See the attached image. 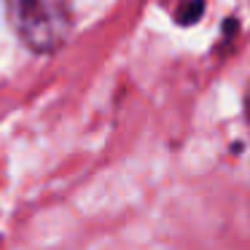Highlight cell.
I'll use <instances>...</instances> for the list:
<instances>
[{"label":"cell","mask_w":250,"mask_h":250,"mask_svg":"<svg viewBox=\"0 0 250 250\" xmlns=\"http://www.w3.org/2000/svg\"><path fill=\"white\" fill-rule=\"evenodd\" d=\"M6 8L22 43L38 54L60 49L70 33L65 0H6Z\"/></svg>","instance_id":"6da1fadb"},{"label":"cell","mask_w":250,"mask_h":250,"mask_svg":"<svg viewBox=\"0 0 250 250\" xmlns=\"http://www.w3.org/2000/svg\"><path fill=\"white\" fill-rule=\"evenodd\" d=\"M245 108H248V119H250V83H248V94H245Z\"/></svg>","instance_id":"7a4b0ae2"}]
</instances>
